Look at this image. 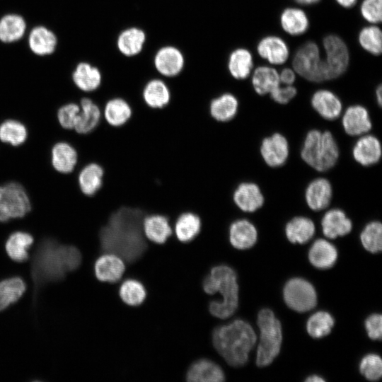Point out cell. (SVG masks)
I'll return each instance as SVG.
<instances>
[{
	"mask_svg": "<svg viewBox=\"0 0 382 382\" xmlns=\"http://www.w3.org/2000/svg\"><path fill=\"white\" fill-rule=\"evenodd\" d=\"M359 370L368 380H378L382 375V361L380 356L376 354L364 356L360 362Z\"/></svg>",
	"mask_w": 382,
	"mask_h": 382,
	"instance_id": "7dc6e473",
	"label": "cell"
},
{
	"mask_svg": "<svg viewBox=\"0 0 382 382\" xmlns=\"http://www.w3.org/2000/svg\"><path fill=\"white\" fill-rule=\"evenodd\" d=\"M125 270L122 260L112 253H105L99 257L94 265L96 278L101 282H118Z\"/></svg>",
	"mask_w": 382,
	"mask_h": 382,
	"instance_id": "603a6c76",
	"label": "cell"
},
{
	"mask_svg": "<svg viewBox=\"0 0 382 382\" xmlns=\"http://www.w3.org/2000/svg\"><path fill=\"white\" fill-rule=\"evenodd\" d=\"M342 125L345 132L351 136H359L371 129V122L367 110L359 105H352L345 112Z\"/></svg>",
	"mask_w": 382,
	"mask_h": 382,
	"instance_id": "cb8c5ba5",
	"label": "cell"
},
{
	"mask_svg": "<svg viewBox=\"0 0 382 382\" xmlns=\"http://www.w3.org/2000/svg\"><path fill=\"white\" fill-rule=\"evenodd\" d=\"M306 382H323L325 380L319 376L313 375L306 379Z\"/></svg>",
	"mask_w": 382,
	"mask_h": 382,
	"instance_id": "9f6ffc18",
	"label": "cell"
},
{
	"mask_svg": "<svg viewBox=\"0 0 382 382\" xmlns=\"http://www.w3.org/2000/svg\"><path fill=\"white\" fill-rule=\"evenodd\" d=\"M360 239L364 248L372 253L381 251L382 225L379 221H371L363 229Z\"/></svg>",
	"mask_w": 382,
	"mask_h": 382,
	"instance_id": "bcb514c9",
	"label": "cell"
},
{
	"mask_svg": "<svg viewBox=\"0 0 382 382\" xmlns=\"http://www.w3.org/2000/svg\"><path fill=\"white\" fill-rule=\"evenodd\" d=\"M311 105L314 110L324 119L333 120L342 112V103L340 98L328 90H318L311 98Z\"/></svg>",
	"mask_w": 382,
	"mask_h": 382,
	"instance_id": "f1b7e54d",
	"label": "cell"
},
{
	"mask_svg": "<svg viewBox=\"0 0 382 382\" xmlns=\"http://www.w3.org/2000/svg\"><path fill=\"white\" fill-rule=\"evenodd\" d=\"M352 154L355 161L361 165L364 166L374 165L381 156L380 141L374 136H363L356 142Z\"/></svg>",
	"mask_w": 382,
	"mask_h": 382,
	"instance_id": "f546056e",
	"label": "cell"
},
{
	"mask_svg": "<svg viewBox=\"0 0 382 382\" xmlns=\"http://www.w3.org/2000/svg\"><path fill=\"white\" fill-rule=\"evenodd\" d=\"M104 170L98 163L89 162L82 166L78 175L81 192L88 197L96 195L103 183Z\"/></svg>",
	"mask_w": 382,
	"mask_h": 382,
	"instance_id": "484cf974",
	"label": "cell"
},
{
	"mask_svg": "<svg viewBox=\"0 0 382 382\" xmlns=\"http://www.w3.org/2000/svg\"><path fill=\"white\" fill-rule=\"evenodd\" d=\"M292 66L294 71L312 82L325 81L323 61L319 47L314 42H307L294 55Z\"/></svg>",
	"mask_w": 382,
	"mask_h": 382,
	"instance_id": "ba28073f",
	"label": "cell"
},
{
	"mask_svg": "<svg viewBox=\"0 0 382 382\" xmlns=\"http://www.w3.org/2000/svg\"><path fill=\"white\" fill-rule=\"evenodd\" d=\"M151 61L156 74L163 79L177 77L183 71L186 64L183 51L173 44L158 47L154 51Z\"/></svg>",
	"mask_w": 382,
	"mask_h": 382,
	"instance_id": "30bf717a",
	"label": "cell"
},
{
	"mask_svg": "<svg viewBox=\"0 0 382 382\" xmlns=\"http://www.w3.org/2000/svg\"><path fill=\"white\" fill-rule=\"evenodd\" d=\"M260 153L265 162L270 167H279L285 163L289 156L286 139L279 133L265 138L261 144Z\"/></svg>",
	"mask_w": 382,
	"mask_h": 382,
	"instance_id": "9a60e30c",
	"label": "cell"
},
{
	"mask_svg": "<svg viewBox=\"0 0 382 382\" xmlns=\"http://www.w3.org/2000/svg\"><path fill=\"white\" fill-rule=\"evenodd\" d=\"M294 69L284 68L279 73L280 83L284 85H292L296 79V74Z\"/></svg>",
	"mask_w": 382,
	"mask_h": 382,
	"instance_id": "f5cc1de1",
	"label": "cell"
},
{
	"mask_svg": "<svg viewBox=\"0 0 382 382\" xmlns=\"http://www.w3.org/2000/svg\"><path fill=\"white\" fill-rule=\"evenodd\" d=\"M145 215L141 209L129 207L112 212L98 229L101 250L129 263L140 258L148 247L142 226Z\"/></svg>",
	"mask_w": 382,
	"mask_h": 382,
	"instance_id": "6da1fadb",
	"label": "cell"
},
{
	"mask_svg": "<svg viewBox=\"0 0 382 382\" xmlns=\"http://www.w3.org/2000/svg\"><path fill=\"white\" fill-rule=\"evenodd\" d=\"M285 232L292 243L303 244L308 242L315 233V225L308 218L297 216L287 223Z\"/></svg>",
	"mask_w": 382,
	"mask_h": 382,
	"instance_id": "60d3db41",
	"label": "cell"
},
{
	"mask_svg": "<svg viewBox=\"0 0 382 382\" xmlns=\"http://www.w3.org/2000/svg\"><path fill=\"white\" fill-rule=\"evenodd\" d=\"M201 228L200 217L197 214L190 211L180 214L173 225V236L183 243H190L196 239Z\"/></svg>",
	"mask_w": 382,
	"mask_h": 382,
	"instance_id": "7402d4cb",
	"label": "cell"
},
{
	"mask_svg": "<svg viewBox=\"0 0 382 382\" xmlns=\"http://www.w3.org/2000/svg\"><path fill=\"white\" fill-rule=\"evenodd\" d=\"M239 109V101L232 92L225 91L212 98L209 104L211 117L219 122L232 120Z\"/></svg>",
	"mask_w": 382,
	"mask_h": 382,
	"instance_id": "d6986e66",
	"label": "cell"
},
{
	"mask_svg": "<svg viewBox=\"0 0 382 382\" xmlns=\"http://www.w3.org/2000/svg\"><path fill=\"white\" fill-rule=\"evenodd\" d=\"M26 290V284L20 277L0 281V312L18 301Z\"/></svg>",
	"mask_w": 382,
	"mask_h": 382,
	"instance_id": "ab89813d",
	"label": "cell"
},
{
	"mask_svg": "<svg viewBox=\"0 0 382 382\" xmlns=\"http://www.w3.org/2000/svg\"><path fill=\"white\" fill-rule=\"evenodd\" d=\"M321 225L323 234L332 239L348 234L352 228L351 220L339 209L328 211L322 219Z\"/></svg>",
	"mask_w": 382,
	"mask_h": 382,
	"instance_id": "d6a6232c",
	"label": "cell"
},
{
	"mask_svg": "<svg viewBox=\"0 0 382 382\" xmlns=\"http://www.w3.org/2000/svg\"><path fill=\"white\" fill-rule=\"evenodd\" d=\"M341 6L349 8L354 6L357 0H335Z\"/></svg>",
	"mask_w": 382,
	"mask_h": 382,
	"instance_id": "db71d44e",
	"label": "cell"
},
{
	"mask_svg": "<svg viewBox=\"0 0 382 382\" xmlns=\"http://www.w3.org/2000/svg\"><path fill=\"white\" fill-rule=\"evenodd\" d=\"M256 342V335L250 325L241 319L216 327L212 333L214 348L231 366H243Z\"/></svg>",
	"mask_w": 382,
	"mask_h": 382,
	"instance_id": "3957f363",
	"label": "cell"
},
{
	"mask_svg": "<svg viewBox=\"0 0 382 382\" xmlns=\"http://www.w3.org/2000/svg\"><path fill=\"white\" fill-rule=\"evenodd\" d=\"M122 300L129 306H139L146 298V289L139 281L129 279L122 282L119 289Z\"/></svg>",
	"mask_w": 382,
	"mask_h": 382,
	"instance_id": "f6af8a7d",
	"label": "cell"
},
{
	"mask_svg": "<svg viewBox=\"0 0 382 382\" xmlns=\"http://www.w3.org/2000/svg\"><path fill=\"white\" fill-rule=\"evenodd\" d=\"M282 29L291 35L304 33L309 27V21L306 13L298 8H285L280 16Z\"/></svg>",
	"mask_w": 382,
	"mask_h": 382,
	"instance_id": "74e56055",
	"label": "cell"
},
{
	"mask_svg": "<svg viewBox=\"0 0 382 382\" xmlns=\"http://www.w3.org/2000/svg\"><path fill=\"white\" fill-rule=\"evenodd\" d=\"M80 112L75 125V131L85 135L93 132L99 125L102 117L100 106L89 96H84L80 100Z\"/></svg>",
	"mask_w": 382,
	"mask_h": 382,
	"instance_id": "ac0fdd59",
	"label": "cell"
},
{
	"mask_svg": "<svg viewBox=\"0 0 382 382\" xmlns=\"http://www.w3.org/2000/svg\"><path fill=\"white\" fill-rule=\"evenodd\" d=\"M283 296L286 304L298 312H306L317 303V295L313 285L301 278H293L285 284Z\"/></svg>",
	"mask_w": 382,
	"mask_h": 382,
	"instance_id": "8fae6325",
	"label": "cell"
},
{
	"mask_svg": "<svg viewBox=\"0 0 382 382\" xmlns=\"http://www.w3.org/2000/svg\"><path fill=\"white\" fill-rule=\"evenodd\" d=\"M142 226L146 238L154 243L163 244L173 235L169 219L163 214L145 215Z\"/></svg>",
	"mask_w": 382,
	"mask_h": 382,
	"instance_id": "e0dca14e",
	"label": "cell"
},
{
	"mask_svg": "<svg viewBox=\"0 0 382 382\" xmlns=\"http://www.w3.org/2000/svg\"><path fill=\"white\" fill-rule=\"evenodd\" d=\"M253 67V55L246 48L237 47L229 53L226 60V69L233 79L241 81L247 79Z\"/></svg>",
	"mask_w": 382,
	"mask_h": 382,
	"instance_id": "83f0119b",
	"label": "cell"
},
{
	"mask_svg": "<svg viewBox=\"0 0 382 382\" xmlns=\"http://www.w3.org/2000/svg\"><path fill=\"white\" fill-rule=\"evenodd\" d=\"M31 208L30 201L23 187L11 182L0 186V221L25 216Z\"/></svg>",
	"mask_w": 382,
	"mask_h": 382,
	"instance_id": "52a82bcc",
	"label": "cell"
},
{
	"mask_svg": "<svg viewBox=\"0 0 382 382\" xmlns=\"http://www.w3.org/2000/svg\"><path fill=\"white\" fill-rule=\"evenodd\" d=\"M257 233L254 225L245 219L233 221L228 226L231 244L239 250L248 249L257 241Z\"/></svg>",
	"mask_w": 382,
	"mask_h": 382,
	"instance_id": "44dd1931",
	"label": "cell"
},
{
	"mask_svg": "<svg viewBox=\"0 0 382 382\" xmlns=\"http://www.w3.org/2000/svg\"><path fill=\"white\" fill-rule=\"evenodd\" d=\"M102 114L103 118L109 125L119 127L126 124L130 119L132 110L125 98L113 97L105 102Z\"/></svg>",
	"mask_w": 382,
	"mask_h": 382,
	"instance_id": "1f68e13d",
	"label": "cell"
},
{
	"mask_svg": "<svg viewBox=\"0 0 382 382\" xmlns=\"http://www.w3.org/2000/svg\"><path fill=\"white\" fill-rule=\"evenodd\" d=\"M204 291L214 294L219 291L222 301H212L209 305L210 313L219 318H227L236 311L238 305V285L234 270L227 265H218L212 268L203 279Z\"/></svg>",
	"mask_w": 382,
	"mask_h": 382,
	"instance_id": "277c9868",
	"label": "cell"
},
{
	"mask_svg": "<svg viewBox=\"0 0 382 382\" xmlns=\"http://www.w3.org/2000/svg\"><path fill=\"white\" fill-rule=\"evenodd\" d=\"M146 41L147 35L142 28L129 25L118 32L115 40V45L122 56L132 58L144 51Z\"/></svg>",
	"mask_w": 382,
	"mask_h": 382,
	"instance_id": "7c38bea8",
	"label": "cell"
},
{
	"mask_svg": "<svg viewBox=\"0 0 382 382\" xmlns=\"http://www.w3.org/2000/svg\"><path fill=\"white\" fill-rule=\"evenodd\" d=\"M365 328L371 340H381L382 337V316L378 313L370 315L365 320Z\"/></svg>",
	"mask_w": 382,
	"mask_h": 382,
	"instance_id": "f907efd6",
	"label": "cell"
},
{
	"mask_svg": "<svg viewBox=\"0 0 382 382\" xmlns=\"http://www.w3.org/2000/svg\"><path fill=\"white\" fill-rule=\"evenodd\" d=\"M334 323V318L330 313L318 311L308 319L306 330L312 337L320 338L331 332Z\"/></svg>",
	"mask_w": 382,
	"mask_h": 382,
	"instance_id": "7bdbcfd3",
	"label": "cell"
},
{
	"mask_svg": "<svg viewBox=\"0 0 382 382\" xmlns=\"http://www.w3.org/2000/svg\"><path fill=\"white\" fill-rule=\"evenodd\" d=\"M301 156L308 166L323 172L336 164L339 149L330 132L312 129L306 134Z\"/></svg>",
	"mask_w": 382,
	"mask_h": 382,
	"instance_id": "5b68a950",
	"label": "cell"
},
{
	"mask_svg": "<svg viewBox=\"0 0 382 382\" xmlns=\"http://www.w3.org/2000/svg\"><path fill=\"white\" fill-rule=\"evenodd\" d=\"M376 96L379 106L382 104V86L379 85L376 90Z\"/></svg>",
	"mask_w": 382,
	"mask_h": 382,
	"instance_id": "11a10c76",
	"label": "cell"
},
{
	"mask_svg": "<svg viewBox=\"0 0 382 382\" xmlns=\"http://www.w3.org/2000/svg\"><path fill=\"white\" fill-rule=\"evenodd\" d=\"M252 84L257 94L264 96L270 93L280 85L279 73L271 66H258L253 71Z\"/></svg>",
	"mask_w": 382,
	"mask_h": 382,
	"instance_id": "f35d334b",
	"label": "cell"
},
{
	"mask_svg": "<svg viewBox=\"0 0 382 382\" xmlns=\"http://www.w3.org/2000/svg\"><path fill=\"white\" fill-rule=\"evenodd\" d=\"M361 47L374 55H380L382 52V33L381 29L374 25L362 28L358 36Z\"/></svg>",
	"mask_w": 382,
	"mask_h": 382,
	"instance_id": "ee69618b",
	"label": "cell"
},
{
	"mask_svg": "<svg viewBox=\"0 0 382 382\" xmlns=\"http://www.w3.org/2000/svg\"><path fill=\"white\" fill-rule=\"evenodd\" d=\"M141 98L146 104L152 109H161L170 102L171 93L165 79L158 76L149 79L141 90Z\"/></svg>",
	"mask_w": 382,
	"mask_h": 382,
	"instance_id": "5bb4252c",
	"label": "cell"
},
{
	"mask_svg": "<svg viewBox=\"0 0 382 382\" xmlns=\"http://www.w3.org/2000/svg\"><path fill=\"white\" fill-rule=\"evenodd\" d=\"M257 323L260 335L256 364L264 367L270 365L279 353L282 340V326L273 311L269 308L260 311Z\"/></svg>",
	"mask_w": 382,
	"mask_h": 382,
	"instance_id": "8992f818",
	"label": "cell"
},
{
	"mask_svg": "<svg viewBox=\"0 0 382 382\" xmlns=\"http://www.w3.org/2000/svg\"><path fill=\"white\" fill-rule=\"evenodd\" d=\"M81 108L79 104L71 103L62 106L57 112V119L65 129H74Z\"/></svg>",
	"mask_w": 382,
	"mask_h": 382,
	"instance_id": "c3c4849f",
	"label": "cell"
},
{
	"mask_svg": "<svg viewBox=\"0 0 382 382\" xmlns=\"http://www.w3.org/2000/svg\"><path fill=\"white\" fill-rule=\"evenodd\" d=\"M24 125L14 120H7L0 125V140L13 146L23 144L27 138Z\"/></svg>",
	"mask_w": 382,
	"mask_h": 382,
	"instance_id": "b9f144b4",
	"label": "cell"
},
{
	"mask_svg": "<svg viewBox=\"0 0 382 382\" xmlns=\"http://www.w3.org/2000/svg\"><path fill=\"white\" fill-rule=\"evenodd\" d=\"M32 235L23 231L11 233L5 244L8 257L16 262H25L29 258L28 250L33 243Z\"/></svg>",
	"mask_w": 382,
	"mask_h": 382,
	"instance_id": "e575fe53",
	"label": "cell"
},
{
	"mask_svg": "<svg viewBox=\"0 0 382 382\" xmlns=\"http://www.w3.org/2000/svg\"><path fill=\"white\" fill-rule=\"evenodd\" d=\"M332 195L330 183L325 178H318L308 185L305 198L308 206L312 210L320 211L329 206Z\"/></svg>",
	"mask_w": 382,
	"mask_h": 382,
	"instance_id": "4316f807",
	"label": "cell"
},
{
	"mask_svg": "<svg viewBox=\"0 0 382 382\" xmlns=\"http://www.w3.org/2000/svg\"><path fill=\"white\" fill-rule=\"evenodd\" d=\"M360 12L367 22L379 23L382 20V0H363Z\"/></svg>",
	"mask_w": 382,
	"mask_h": 382,
	"instance_id": "681fc988",
	"label": "cell"
},
{
	"mask_svg": "<svg viewBox=\"0 0 382 382\" xmlns=\"http://www.w3.org/2000/svg\"><path fill=\"white\" fill-rule=\"evenodd\" d=\"M296 89L292 85H280L274 88L270 94L275 102L280 104L289 103L296 95Z\"/></svg>",
	"mask_w": 382,
	"mask_h": 382,
	"instance_id": "816d5d0a",
	"label": "cell"
},
{
	"mask_svg": "<svg viewBox=\"0 0 382 382\" xmlns=\"http://www.w3.org/2000/svg\"><path fill=\"white\" fill-rule=\"evenodd\" d=\"M337 258L335 247L324 239L316 240L308 252L310 262L316 268L328 269L333 266Z\"/></svg>",
	"mask_w": 382,
	"mask_h": 382,
	"instance_id": "836d02e7",
	"label": "cell"
},
{
	"mask_svg": "<svg viewBox=\"0 0 382 382\" xmlns=\"http://www.w3.org/2000/svg\"><path fill=\"white\" fill-rule=\"evenodd\" d=\"M294 1L300 4H304V5L314 4L320 1V0H294Z\"/></svg>",
	"mask_w": 382,
	"mask_h": 382,
	"instance_id": "6f0895ef",
	"label": "cell"
},
{
	"mask_svg": "<svg viewBox=\"0 0 382 382\" xmlns=\"http://www.w3.org/2000/svg\"><path fill=\"white\" fill-rule=\"evenodd\" d=\"M323 45L325 52V58L323 59L325 79H335L344 74L348 67V48L345 42L335 35L326 36Z\"/></svg>",
	"mask_w": 382,
	"mask_h": 382,
	"instance_id": "9c48e42d",
	"label": "cell"
},
{
	"mask_svg": "<svg viewBox=\"0 0 382 382\" xmlns=\"http://www.w3.org/2000/svg\"><path fill=\"white\" fill-rule=\"evenodd\" d=\"M258 54L274 65H280L286 62L289 56V47L281 37L269 35L263 37L257 44Z\"/></svg>",
	"mask_w": 382,
	"mask_h": 382,
	"instance_id": "ffe728a7",
	"label": "cell"
},
{
	"mask_svg": "<svg viewBox=\"0 0 382 382\" xmlns=\"http://www.w3.org/2000/svg\"><path fill=\"white\" fill-rule=\"evenodd\" d=\"M28 44L30 50L36 55L46 56L52 54L57 47L56 35L44 25L34 27L29 33Z\"/></svg>",
	"mask_w": 382,
	"mask_h": 382,
	"instance_id": "d4e9b609",
	"label": "cell"
},
{
	"mask_svg": "<svg viewBox=\"0 0 382 382\" xmlns=\"http://www.w3.org/2000/svg\"><path fill=\"white\" fill-rule=\"evenodd\" d=\"M51 156L53 167L62 173L72 172L78 162L76 150L66 142L54 144L52 149Z\"/></svg>",
	"mask_w": 382,
	"mask_h": 382,
	"instance_id": "d590c367",
	"label": "cell"
},
{
	"mask_svg": "<svg viewBox=\"0 0 382 382\" xmlns=\"http://www.w3.org/2000/svg\"><path fill=\"white\" fill-rule=\"evenodd\" d=\"M71 77L74 85L81 91L88 94L100 87L103 78L99 66L86 61L77 64Z\"/></svg>",
	"mask_w": 382,
	"mask_h": 382,
	"instance_id": "4fadbf2b",
	"label": "cell"
},
{
	"mask_svg": "<svg viewBox=\"0 0 382 382\" xmlns=\"http://www.w3.org/2000/svg\"><path fill=\"white\" fill-rule=\"evenodd\" d=\"M79 250L62 245L52 238H43L37 245L31 260L30 274L33 284V303L42 286L63 280L66 275L81 265Z\"/></svg>",
	"mask_w": 382,
	"mask_h": 382,
	"instance_id": "7a4b0ae2",
	"label": "cell"
},
{
	"mask_svg": "<svg viewBox=\"0 0 382 382\" xmlns=\"http://www.w3.org/2000/svg\"><path fill=\"white\" fill-rule=\"evenodd\" d=\"M186 378L190 382H221L224 381V374L219 365L211 360L202 359L190 366Z\"/></svg>",
	"mask_w": 382,
	"mask_h": 382,
	"instance_id": "4dcf8cb0",
	"label": "cell"
},
{
	"mask_svg": "<svg viewBox=\"0 0 382 382\" xmlns=\"http://www.w3.org/2000/svg\"><path fill=\"white\" fill-rule=\"evenodd\" d=\"M236 207L244 212H253L264 204V197L259 187L253 183H238L232 193Z\"/></svg>",
	"mask_w": 382,
	"mask_h": 382,
	"instance_id": "2e32d148",
	"label": "cell"
},
{
	"mask_svg": "<svg viewBox=\"0 0 382 382\" xmlns=\"http://www.w3.org/2000/svg\"><path fill=\"white\" fill-rule=\"evenodd\" d=\"M26 22L19 14L8 13L0 18V40L4 43L21 40L26 31Z\"/></svg>",
	"mask_w": 382,
	"mask_h": 382,
	"instance_id": "8d00e7d4",
	"label": "cell"
}]
</instances>
